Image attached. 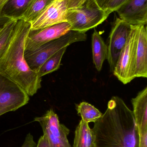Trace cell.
Returning a JSON list of instances; mask_svg holds the SVG:
<instances>
[{
	"label": "cell",
	"instance_id": "cell-23",
	"mask_svg": "<svg viewBox=\"0 0 147 147\" xmlns=\"http://www.w3.org/2000/svg\"><path fill=\"white\" fill-rule=\"evenodd\" d=\"M139 131L140 135L139 147H147V129Z\"/></svg>",
	"mask_w": 147,
	"mask_h": 147
},
{
	"label": "cell",
	"instance_id": "cell-15",
	"mask_svg": "<svg viewBox=\"0 0 147 147\" xmlns=\"http://www.w3.org/2000/svg\"><path fill=\"white\" fill-rule=\"evenodd\" d=\"M33 0H9L1 11V16L7 21L18 20L26 12Z\"/></svg>",
	"mask_w": 147,
	"mask_h": 147
},
{
	"label": "cell",
	"instance_id": "cell-25",
	"mask_svg": "<svg viewBox=\"0 0 147 147\" xmlns=\"http://www.w3.org/2000/svg\"><path fill=\"white\" fill-rule=\"evenodd\" d=\"M36 147H51L46 136L43 134L38 141Z\"/></svg>",
	"mask_w": 147,
	"mask_h": 147
},
{
	"label": "cell",
	"instance_id": "cell-13",
	"mask_svg": "<svg viewBox=\"0 0 147 147\" xmlns=\"http://www.w3.org/2000/svg\"><path fill=\"white\" fill-rule=\"evenodd\" d=\"M131 102L135 123L139 131L147 129V87L132 98Z\"/></svg>",
	"mask_w": 147,
	"mask_h": 147
},
{
	"label": "cell",
	"instance_id": "cell-11",
	"mask_svg": "<svg viewBox=\"0 0 147 147\" xmlns=\"http://www.w3.org/2000/svg\"><path fill=\"white\" fill-rule=\"evenodd\" d=\"M116 12L130 25H147V0H129Z\"/></svg>",
	"mask_w": 147,
	"mask_h": 147
},
{
	"label": "cell",
	"instance_id": "cell-22",
	"mask_svg": "<svg viewBox=\"0 0 147 147\" xmlns=\"http://www.w3.org/2000/svg\"><path fill=\"white\" fill-rule=\"evenodd\" d=\"M129 0H114L110 6L108 11L111 13L116 11L122 5L126 3Z\"/></svg>",
	"mask_w": 147,
	"mask_h": 147
},
{
	"label": "cell",
	"instance_id": "cell-8",
	"mask_svg": "<svg viewBox=\"0 0 147 147\" xmlns=\"http://www.w3.org/2000/svg\"><path fill=\"white\" fill-rule=\"evenodd\" d=\"M131 29V25L117 18L109 37L108 60L110 71L114 72L122 51L125 47Z\"/></svg>",
	"mask_w": 147,
	"mask_h": 147
},
{
	"label": "cell",
	"instance_id": "cell-10",
	"mask_svg": "<svg viewBox=\"0 0 147 147\" xmlns=\"http://www.w3.org/2000/svg\"><path fill=\"white\" fill-rule=\"evenodd\" d=\"M70 30L67 22L37 30L30 29L25 42V51L35 50L42 45L60 38Z\"/></svg>",
	"mask_w": 147,
	"mask_h": 147
},
{
	"label": "cell",
	"instance_id": "cell-14",
	"mask_svg": "<svg viewBox=\"0 0 147 147\" xmlns=\"http://www.w3.org/2000/svg\"><path fill=\"white\" fill-rule=\"evenodd\" d=\"M93 63L98 71H101L104 62L108 58V46L99 32L94 30L91 38Z\"/></svg>",
	"mask_w": 147,
	"mask_h": 147
},
{
	"label": "cell",
	"instance_id": "cell-2",
	"mask_svg": "<svg viewBox=\"0 0 147 147\" xmlns=\"http://www.w3.org/2000/svg\"><path fill=\"white\" fill-rule=\"evenodd\" d=\"M31 23L18 20L10 41L0 56V74L18 84L29 96L41 87V78L32 71L24 57L25 42L31 29Z\"/></svg>",
	"mask_w": 147,
	"mask_h": 147
},
{
	"label": "cell",
	"instance_id": "cell-21",
	"mask_svg": "<svg viewBox=\"0 0 147 147\" xmlns=\"http://www.w3.org/2000/svg\"><path fill=\"white\" fill-rule=\"evenodd\" d=\"M93 1L99 8L104 11L108 12V9L109 7L114 0H93Z\"/></svg>",
	"mask_w": 147,
	"mask_h": 147
},
{
	"label": "cell",
	"instance_id": "cell-5",
	"mask_svg": "<svg viewBox=\"0 0 147 147\" xmlns=\"http://www.w3.org/2000/svg\"><path fill=\"white\" fill-rule=\"evenodd\" d=\"M147 78V29L146 25H137L128 69V84L136 78Z\"/></svg>",
	"mask_w": 147,
	"mask_h": 147
},
{
	"label": "cell",
	"instance_id": "cell-1",
	"mask_svg": "<svg viewBox=\"0 0 147 147\" xmlns=\"http://www.w3.org/2000/svg\"><path fill=\"white\" fill-rule=\"evenodd\" d=\"M92 129L93 147H139V129L133 113L119 97H112Z\"/></svg>",
	"mask_w": 147,
	"mask_h": 147
},
{
	"label": "cell",
	"instance_id": "cell-9",
	"mask_svg": "<svg viewBox=\"0 0 147 147\" xmlns=\"http://www.w3.org/2000/svg\"><path fill=\"white\" fill-rule=\"evenodd\" d=\"M76 8L72 0H54L31 23V30L45 28L66 22L69 9Z\"/></svg>",
	"mask_w": 147,
	"mask_h": 147
},
{
	"label": "cell",
	"instance_id": "cell-6",
	"mask_svg": "<svg viewBox=\"0 0 147 147\" xmlns=\"http://www.w3.org/2000/svg\"><path fill=\"white\" fill-rule=\"evenodd\" d=\"M29 96L18 84L0 74V116L26 105Z\"/></svg>",
	"mask_w": 147,
	"mask_h": 147
},
{
	"label": "cell",
	"instance_id": "cell-16",
	"mask_svg": "<svg viewBox=\"0 0 147 147\" xmlns=\"http://www.w3.org/2000/svg\"><path fill=\"white\" fill-rule=\"evenodd\" d=\"M94 137L89 123L81 120L76 128L72 147H93Z\"/></svg>",
	"mask_w": 147,
	"mask_h": 147
},
{
	"label": "cell",
	"instance_id": "cell-3",
	"mask_svg": "<svg viewBox=\"0 0 147 147\" xmlns=\"http://www.w3.org/2000/svg\"><path fill=\"white\" fill-rule=\"evenodd\" d=\"M86 39L85 33L70 30L60 38L45 43L35 50L25 51L24 57L30 69L38 73L43 63L57 52L75 42L85 41Z\"/></svg>",
	"mask_w": 147,
	"mask_h": 147
},
{
	"label": "cell",
	"instance_id": "cell-26",
	"mask_svg": "<svg viewBox=\"0 0 147 147\" xmlns=\"http://www.w3.org/2000/svg\"><path fill=\"white\" fill-rule=\"evenodd\" d=\"M8 1L9 0H0V29L2 28L3 26L9 22L4 20L1 16L2 9Z\"/></svg>",
	"mask_w": 147,
	"mask_h": 147
},
{
	"label": "cell",
	"instance_id": "cell-18",
	"mask_svg": "<svg viewBox=\"0 0 147 147\" xmlns=\"http://www.w3.org/2000/svg\"><path fill=\"white\" fill-rule=\"evenodd\" d=\"M67 47H64L57 52L43 63L38 72L41 78L59 69L61 59Z\"/></svg>",
	"mask_w": 147,
	"mask_h": 147
},
{
	"label": "cell",
	"instance_id": "cell-4",
	"mask_svg": "<svg viewBox=\"0 0 147 147\" xmlns=\"http://www.w3.org/2000/svg\"><path fill=\"white\" fill-rule=\"evenodd\" d=\"M110 13L99 8L93 0H86L79 7L69 9L66 21L71 31L85 33L102 24Z\"/></svg>",
	"mask_w": 147,
	"mask_h": 147
},
{
	"label": "cell",
	"instance_id": "cell-12",
	"mask_svg": "<svg viewBox=\"0 0 147 147\" xmlns=\"http://www.w3.org/2000/svg\"><path fill=\"white\" fill-rule=\"evenodd\" d=\"M137 25H131L127 41L122 51L117 64L113 72L114 75L124 84H127V75L131 57L133 43L137 32Z\"/></svg>",
	"mask_w": 147,
	"mask_h": 147
},
{
	"label": "cell",
	"instance_id": "cell-24",
	"mask_svg": "<svg viewBox=\"0 0 147 147\" xmlns=\"http://www.w3.org/2000/svg\"><path fill=\"white\" fill-rule=\"evenodd\" d=\"M36 143L34 140L33 137L31 134L27 135L25 141L21 147H36Z\"/></svg>",
	"mask_w": 147,
	"mask_h": 147
},
{
	"label": "cell",
	"instance_id": "cell-17",
	"mask_svg": "<svg viewBox=\"0 0 147 147\" xmlns=\"http://www.w3.org/2000/svg\"><path fill=\"white\" fill-rule=\"evenodd\" d=\"M54 0H33L26 12L19 20L33 22Z\"/></svg>",
	"mask_w": 147,
	"mask_h": 147
},
{
	"label": "cell",
	"instance_id": "cell-7",
	"mask_svg": "<svg viewBox=\"0 0 147 147\" xmlns=\"http://www.w3.org/2000/svg\"><path fill=\"white\" fill-rule=\"evenodd\" d=\"M34 121L39 123L51 147H72L67 139L70 129L60 123L58 116L53 109L42 116L35 117Z\"/></svg>",
	"mask_w": 147,
	"mask_h": 147
},
{
	"label": "cell",
	"instance_id": "cell-20",
	"mask_svg": "<svg viewBox=\"0 0 147 147\" xmlns=\"http://www.w3.org/2000/svg\"><path fill=\"white\" fill-rule=\"evenodd\" d=\"M17 20H10L0 29V56L8 45Z\"/></svg>",
	"mask_w": 147,
	"mask_h": 147
},
{
	"label": "cell",
	"instance_id": "cell-19",
	"mask_svg": "<svg viewBox=\"0 0 147 147\" xmlns=\"http://www.w3.org/2000/svg\"><path fill=\"white\" fill-rule=\"evenodd\" d=\"M78 115L85 122H96L103 114L96 108L89 103L83 102L77 105Z\"/></svg>",
	"mask_w": 147,
	"mask_h": 147
}]
</instances>
